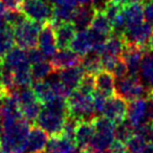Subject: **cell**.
Here are the masks:
<instances>
[{
  "instance_id": "cell-15",
  "label": "cell",
  "mask_w": 153,
  "mask_h": 153,
  "mask_svg": "<svg viewBox=\"0 0 153 153\" xmlns=\"http://www.w3.org/2000/svg\"><path fill=\"white\" fill-rule=\"evenodd\" d=\"M59 81L65 86L67 89L70 91L74 90L78 85H79L80 81H81L82 76L85 74V70L83 69L81 65H76L72 67H68L65 69L59 70Z\"/></svg>"
},
{
  "instance_id": "cell-18",
  "label": "cell",
  "mask_w": 153,
  "mask_h": 153,
  "mask_svg": "<svg viewBox=\"0 0 153 153\" xmlns=\"http://www.w3.org/2000/svg\"><path fill=\"white\" fill-rule=\"evenodd\" d=\"M76 148V145L72 138L63 134L51 135L46 145L47 153H72Z\"/></svg>"
},
{
  "instance_id": "cell-41",
  "label": "cell",
  "mask_w": 153,
  "mask_h": 153,
  "mask_svg": "<svg viewBox=\"0 0 153 153\" xmlns=\"http://www.w3.org/2000/svg\"><path fill=\"white\" fill-rule=\"evenodd\" d=\"M112 2H115L117 4L121 5H128V4H133V3H142L144 0H110Z\"/></svg>"
},
{
  "instance_id": "cell-5",
  "label": "cell",
  "mask_w": 153,
  "mask_h": 153,
  "mask_svg": "<svg viewBox=\"0 0 153 153\" xmlns=\"http://www.w3.org/2000/svg\"><path fill=\"white\" fill-rule=\"evenodd\" d=\"M20 11L25 18L40 24L48 23L53 18V7L45 0H22Z\"/></svg>"
},
{
  "instance_id": "cell-26",
  "label": "cell",
  "mask_w": 153,
  "mask_h": 153,
  "mask_svg": "<svg viewBox=\"0 0 153 153\" xmlns=\"http://www.w3.org/2000/svg\"><path fill=\"white\" fill-rule=\"evenodd\" d=\"M19 109L21 115L23 119H25L27 122L32 123L35 122L42 109V103L39 102L38 100L32 101V102L25 103V104L19 105Z\"/></svg>"
},
{
  "instance_id": "cell-16",
  "label": "cell",
  "mask_w": 153,
  "mask_h": 153,
  "mask_svg": "<svg viewBox=\"0 0 153 153\" xmlns=\"http://www.w3.org/2000/svg\"><path fill=\"white\" fill-rule=\"evenodd\" d=\"M94 134V126L91 120H82L74 131V143L80 149H85L90 144Z\"/></svg>"
},
{
  "instance_id": "cell-44",
  "label": "cell",
  "mask_w": 153,
  "mask_h": 153,
  "mask_svg": "<svg viewBox=\"0 0 153 153\" xmlns=\"http://www.w3.org/2000/svg\"><path fill=\"white\" fill-rule=\"evenodd\" d=\"M7 9L5 7V5L3 4V2L0 0V16H1V17H3V16H4V14L7 12Z\"/></svg>"
},
{
  "instance_id": "cell-38",
  "label": "cell",
  "mask_w": 153,
  "mask_h": 153,
  "mask_svg": "<svg viewBox=\"0 0 153 153\" xmlns=\"http://www.w3.org/2000/svg\"><path fill=\"white\" fill-rule=\"evenodd\" d=\"M108 150L110 151V153H127L126 143L114 138L110 144V146H109Z\"/></svg>"
},
{
  "instance_id": "cell-23",
  "label": "cell",
  "mask_w": 153,
  "mask_h": 153,
  "mask_svg": "<svg viewBox=\"0 0 153 153\" xmlns=\"http://www.w3.org/2000/svg\"><path fill=\"white\" fill-rule=\"evenodd\" d=\"M32 88L34 90L35 94H36L37 99L39 100V102H41L43 105L48 103L49 101H51L55 97H57L53 89L51 81L38 80V81L35 82Z\"/></svg>"
},
{
  "instance_id": "cell-36",
  "label": "cell",
  "mask_w": 153,
  "mask_h": 153,
  "mask_svg": "<svg viewBox=\"0 0 153 153\" xmlns=\"http://www.w3.org/2000/svg\"><path fill=\"white\" fill-rule=\"evenodd\" d=\"M107 97L99 91L92 92V101H94V107L96 113H102L105 104L107 102Z\"/></svg>"
},
{
  "instance_id": "cell-9",
  "label": "cell",
  "mask_w": 153,
  "mask_h": 153,
  "mask_svg": "<svg viewBox=\"0 0 153 153\" xmlns=\"http://www.w3.org/2000/svg\"><path fill=\"white\" fill-rule=\"evenodd\" d=\"M148 51L146 47L136 46L132 44H126L122 51L121 58L124 60L128 68V74L131 76H137L140 72V63L145 53Z\"/></svg>"
},
{
  "instance_id": "cell-51",
  "label": "cell",
  "mask_w": 153,
  "mask_h": 153,
  "mask_svg": "<svg viewBox=\"0 0 153 153\" xmlns=\"http://www.w3.org/2000/svg\"><path fill=\"white\" fill-rule=\"evenodd\" d=\"M1 131H2V123H1V117H0V134H1Z\"/></svg>"
},
{
  "instance_id": "cell-6",
  "label": "cell",
  "mask_w": 153,
  "mask_h": 153,
  "mask_svg": "<svg viewBox=\"0 0 153 153\" xmlns=\"http://www.w3.org/2000/svg\"><path fill=\"white\" fill-rule=\"evenodd\" d=\"M104 41L105 38L96 35L89 28H86V30H76L74 39L70 42L69 47L72 51L83 57L90 51H96Z\"/></svg>"
},
{
  "instance_id": "cell-20",
  "label": "cell",
  "mask_w": 153,
  "mask_h": 153,
  "mask_svg": "<svg viewBox=\"0 0 153 153\" xmlns=\"http://www.w3.org/2000/svg\"><path fill=\"white\" fill-rule=\"evenodd\" d=\"M97 10L92 5H79L76 7L71 22L76 30H86L89 27Z\"/></svg>"
},
{
  "instance_id": "cell-1",
  "label": "cell",
  "mask_w": 153,
  "mask_h": 153,
  "mask_svg": "<svg viewBox=\"0 0 153 153\" xmlns=\"http://www.w3.org/2000/svg\"><path fill=\"white\" fill-rule=\"evenodd\" d=\"M30 129V122L23 117L2 125L0 134V153L25 152Z\"/></svg>"
},
{
  "instance_id": "cell-10",
  "label": "cell",
  "mask_w": 153,
  "mask_h": 153,
  "mask_svg": "<svg viewBox=\"0 0 153 153\" xmlns=\"http://www.w3.org/2000/svg\"><path fill=\"white\" fill-rule=\"evenodd\" d=\"M37 45L45 58L53 57L56 53L58 46L56 42L55 32H53V27L49 23L42 24V27L39 33Z\"/></svg>"
},
{
  "instance_id": "cell-48",
  "label": "cell",
  "mask_w": 153,
  "mask_h": 153,
  "mask_svg": "<svg viewBox=\"0 0 153 153\" xmlns=\"http://www.w3.org/2000/svg\"><path fill=\"white\" fill-rule=\"evenodd\" d=\"M2 71H3V64L2 60L0 58V86H1V78H2Z\"/></svg>"
},
{
  "instance_id": "cell-37",
  "label": "cell",
  "mask_w": 153,
  "mask_h": 153,
  "mask_svg": "<svg viewBox=\"0 0 153 153\" xmlns=\"http://www.w3.org/2000/svg\"><path fill=\"white\" fill-rule=\"evenodd\" d=\"M27 58H28V61H30V65L32 64H35L39 61H42V60L45 59L44 55L41 53L40 49H37L36 47L34 48H30V49H27Z\"/></svg>"
},
{
  "instance_id": "cell-31",
  "label": "cell",
  "mask_w": 153,
  "mask_h": 153,
  "mask_svg": "<svg viewBox=\"0 0 153 153\" xmlns=\"http://www.w3.org/2000/svg\"><path fill=\"white\" fill-rule=\"evenodd\" d=\"M147 140L144 136L138 133H134L129 140L126 142L127 151L129 153H142L143 149L147 145Z\"/></svg>"
},
{
  "instance_id": "cell-43",
  "label": "cell",
  "mask_w": 153,
  "mask_h": 153,
  "mask_svg": "<svg viewBox=\"0 0 153 153\" xmlns=\"http://www.w3.org/2000/svg\"><path fill=\"white\" fill-rule=\"evenodd\" d=\"M142 153H153V144L152 143H147L145 148L143 149Z\"/></svg>"
},
{
  "instance_id": "cell-40",
  "label": "cell",
  "mask_w": 153,
  "mask_h": 153,
  "mask_svg": "<svg viewBox=\"0 0 153 153\" xmlns=\"http://www.w3.org/2000/svg\"><path fill=\"white\" fill-rule=\"evenodd\" d=\"M3 4L5 5L7 10L10 11H16V10H20L21 7L22 0H1Z\"/></svg>"
},
{
  "instance_id": "cell-34",
  "label": "cell",
  "mask_w": 153,
  "mask_h": 153,
  "mask_svg": "<svg viewBox=\"0 0 153 153\" xmlns=\"http://www.w3.org/2000/svg\"><path fill=\"white\" fill-rule=\"evenodd\" d=\"M134 130H135V133H138L142 136H144L147 142L153 144V121L144 122Z\"/></svg>"
},
{
  "instance_id": "cell-35",
  "label": "cell",
  "mask_w": 153,
  "mask_h": 153,
  "mask_svg": "<svg viewBox=\"0 0 153 153\" xmlns=\"http://www.w3.org/2000/svg\"><path fill=\"white\" fill-rule=\"evenodd\" d=\"M111 74L114 76V78H117V79H121L123 76H127L128 74V68L126 63L124 62V60L122 59L121 57L114 62V64L112 65L111 69L109 70Z\"/></svg>"
},
{
  "instance_id": "cell-30",
  "label": "cell",
  "mask_w": 153,
  "mask_h": 153,
  "mask_svg": "<svg viewBox=\"0 0 153 153\" xmlns=\"http://www.w3.org/2000/svg\"><path fill=\"white\" fill-rule=\"evenodd\" d=\"M135 133V130L131 126V124L128 121H123L121 123L117 124L114 127V138L122 142L126 143L133 134Z\"/></svg>"
},
{
  "instance_id": "cell-19",
  "label": "cell",
  "mask_w": 153,
  "mask_h": 153,
  "mask_svg": "<svg viewBox=\"0 0 153 153\" xmlns=\"http://www.w3.org/2000/svg\"><path fill=\"white\" fill-rule=\"evenodd\" d=\"M94 86L97 91L105 94L107 98L115 94L114 76L108 70H100L94 76Z\"/></svg>"
},
{
  "instance_id": "cell-28",
  "label": "cell",
  "mask_w": 153,
  "mask_h": 153,
  "mask_svg": "<svg viewBox=\"0 0 153 153\" xmlns=\"http://www.w3.org/2000/svg\"><path fill=\"white\" fill-rule=\"evenodd\" d=\"M14 46L13 28L5 24L0 30V58L3 57Z\"/></svg>"
},
{
  "instance_id": "cell-22",
  "label": "cell",
  "mask_w": 153,
  "mask_h": 153,
  "mask_svg": "<svg viewBox=\"0 0 153 153\" xmlns=\"http://www.w3.org/2000/svg\"><path fill=\"white\" fill-rule=\"evenodd\" d=\"M123 16L127 26H133L144 22V7L140 3H133L123 7Z\"/></svg>"
},
{
  "instance_id": "cell-46",
  "label": "cell",
  "mask_w": 153,
  "mask_h": 153,
  "mask_svg": "<svg viewBox=\"0 0 153 153\" xmlns=\"http://www.w3.org/2000/svg\"><path fill=\"white\" fill-rule=\"evenodd\" d=\"M148 48L153 53V33H152V35H151L149 41H148Z\"/></svg>"
},
{
  "instance_id": "cell-52",
  "label": "cell",
  "mask_w": 153,
  "mask_h": 153,
  "mask_svg": "<svg viewBox=\"0 0 153 153\" xmlns=\"http://www.w3.org/2000/svg\"><path fill=\"white\" fill-rule=\"evenodd\" d=\"M45 1H47V2H48V3H49V0H45Z\"/></svg>"
},
{
  "instance_id": "cell-32",
  "label": "cell",
  "mask_w": 153,
  "mask_h": 153,
  "mask_svg": "<svg viewBox=\"0 0 153 153\" xmlns=\"http://www.w3.org/2000/svg\"><path fill=\"white\" fill-rule=\"evenodd\" d=\"M94 88H96V86H94V74L85 72L76 89L80 90L84 94H91L94 91Z\"/></svg>"
},
{
  "instance_id": "cell-27",
  "label": "cell",
  "mask_w": 153,
  "mask_h": 153,
  "mask_svg": "<svg viewBox=\"0 0 153 153\" xmlns=\"http://www.w3.org/2000/svg\"><path fill=\"white\" fill-rule=\"evenodd\" d=\"M30 72H32L33 80L38 81V80H44L47 76L53 72V66L46 60H42L35 64L30 65Z\"/></svg>"
},
{
  "instance_id": "cell-53",
  "label": "cell",
  "mask_w": 153,
  "mask_h": 153,
  "mask_svg": "<svg viewBox=\"0 0 153 153\" xmlns=\"http://www.w3.org/2000/svg\"><path fill=\"white\" fill-rule=\"evenodd\" d=\"M41 153H43V152H41Z\"/></svg>"
},
{
  "instance_id": "cell-50",
  "label": "cell",
  "mask_w": 153,
  "mask_h": 153,
  "mask_svg": "<svg viewBox=\"0 0 153 153\" xmlns=\"http://www.w3.org/2000/svg\"><path fill=\"white\" fill-rule=\"evenodd\" d=\"M72 153H88V152L86 150H84V149H80L79 151H76V150H74Z\"/></svg>"
},
{
  "instance_id": "cell-8",
  "label": "cell",
  "mask_w": 153,
  "mask_h": 153,
  "mask_svg": "<svg viewBox=\"0 0 153 153\" xmlns=\"http://www.w3.org/2000/svg\"><path fill=\"white\" fill-rule=\"evenodd\" d=\"M102 113L103 117L110 120L117 125L127 119V103L117 94L109 97Z\"/></svg>"
},
{
  "instance_id": "cell-33",
  "label": "cell",
  "mask_w": 153,
  "mask_h": 153,
  "mask_svg": "<svg viewBox=\"0 0 153 153\" xmlns=\"http://www.w3.org/2000/svg\"><path fill=\"white\" fill-rule=\"evenodd\" d=\"M5 23L9 26H11L12 28H14L15 26H17L18 24L21 23L23 20H25V16L22 14V12L20 10H16V11H10L7 12L3 16Z\"/></svg>"
},
{
  "instance_id": "cell-47",
  "label": "cell",
  "mask_w": 153,
  "mask_h": 153,
  "mask_svg": "<svg viewBox=\"0 0 153 153\" xmlns=\"http://www.w3.org/2000/svg\"><path fill=\"white\" fill-rule=\"evenodd\" d=\"M147 99H148V100H150V101H152V102H153V87L149 89V92H148V96H147Z\"/></svg>"
},
{
  "instance_id": "cell-11",
  "label": "cell",
  "mask_w": 153,
  "mask_h": 153,
  "mask_svg": "<svg viewBox=\"0 0 153 153\" xmlns=\"http://www.w3.org/2000/svg\"><path fill=\"white\" fill-rule=\"evenodd\" d=\"M82 57L72 51L70 48H63L59 51H56L51 59V66H53V72H58L59 70L65 69L72 66L80 65L81 64Z\"/></svg>"
},
{
  "instance_id": "cell-3",
  "label": "cell",
  "mask_w": 153,
  "mask_h": 153,
  "mask_svg": "<svg viewBox=\"0 0 153 153\" xmlns=\"http://www.w3.org/2000/svg\"><path fill=\"white\" fill-rule=\"evenodd\" d=\"M42 24L26 18L13 28L14 43L22 49L34 48L38 44L39 33Z\"/></svg>"
},
{
  "instance_id": "cell-21",
  "label": "cell",
  "mask_w": 153,
  "mask_h": 153,
  "mask_svg": "<svg viewBox=\"0 0 153 153\" xmlns=\"http://www.w3.org/2000/svg\"><path fill=\"white\" fill-rule=\"evenodd\" d=\"M88 28L96 35L105 39L108 38L113 33L112 25L103 11H96V14Z\"/></svg>"
},
{
  "instance_id": "cell-49",
  "label": "cell",
  "mask_w": 153,
  "mask_h": 153,
  "mask_svg": "<svg viewBox=\"0 0 153 153\" xmlns=\"http://www.w3.org/2000/svg\"><path fill=\"white\" fill-rule=\"evenodd\" d=\"M5 21H4V19H3V17H1V16H0V30H1V28L3 27V26L5 25Z\"/></svg>"
},
{
  "instance_id": "cell-7",
  "label": "cell",
  "mask_w": 153,
  "mask_h": 153,
  "mask_svg": "<svg viewBox=\"0 0 153 153\" xmlns=\"http://www.w3.org/2000/svg\"><path fill=\"white\" fill-rule=\"evenodd\" d=\"M153 33V26L147 22H142L133 26H127L122 33L126 44L148 48V41Z\"/></svg>"
},
{
  "instance_id": "cell-2",
  "label": "cell",
  "mask_w": 153,
  "mask_h": 153,
  "mask_svg": "<svg viewBox=\"0 0 153 153\" xmlns=\"http://www.w3.org/2000/svg\"><path fill=\"white\" fill-rule=\"evenodd\" d=\"M67 102L68 114L76 117L78 120H91V117L94 115V101L92 94H84L78 89H74L66 99Z\"/></svg>"
},
{
  "instance_id": "cell-42",
  "label": "cell",
  "mask_w": 153,
  "mask_h": 153,
  "mask_svg": "<svg viewBox=\"0 0 153 153\" xmlns=\"http://www.w3.org/2000/svg\"><path fill=\"white\" fill-rule=\"evenodd\" d=\"M94 0H72V2L79 7V5H92Z\"/></svg>"
},
{
  "instance_id": "cell-4",
  "label": "cell",
  "mask_w": 153,
  "mask_h": 153,
  "mask_svg": "<svg viewBox=\"0 0 153 153\" xmlns=\"http://www.w3.org/2000/svg\"><path fill=\"white\" fill-rule=\"evenodd\" d=\"M150 88L140 82L137 76H125L119 79L115 85V94L120 96L125 101H133L136 99L146 98Z\"/></svg>"
},
{
  "instance_id": "cell-17",
  "label": "cell",
  "mask_w": 153,
  "mask_h": 153,
  "mask_svg": "<svg viewBox=\"0 0 153 153\" xmlns=\"http://www.w3.org/2000/svg\"><path fill=\"white\" fill-rule=\"evenodd\" d=\"M53 32L58 48L63 49L69 48L70 42L76 33V28L72 22H62L53 26Z\"/></svg>"
},
{
  "instance_id": "cell-13",
  "label": "cell",
  "mask_w": 153,
  "mask_h": 153,
  "mask_svg": "<svg viewBox=\"0 0 153 153\" xmlns=\"http://www.w3.org/2000/svg\"><path fill=\"white\" fill-rule=\"evenodd\" d=\"M147 99L140 98L133 101H129L127 104V119L132 127H136L146 122Z\"/></svg>"
},
{
  "instance_id": "cell-24",
  "label": "cell",
  "mask_w": 153,
  "mask_h": 153,
  "mask_svg": "<svg viewBox=\"0 0 153 153\" xmlns=\"http://www.w3.org/2000/svg\"><path fill=\"white\" fill-rule=\"evenodd\" d=\"M140 72L142 78L149 88L153 87V53H149L148 51L145 53L140 63Z\"/></svg>"
},
{
  "instance_id": "cell-29",
  "label": "cell",
  "mask_w": 153,
  "mask_h": 153,
  "mask_svg": "<svg viewBox=\"0 0 153 153\" xmlns=\"http://www.w3.org/2000/svg\"><path fill=\"white\" fill-rule=\"evenodd\" d=\"M14 81H15L16 87H26V86H32L33 84V76L30 72V66L24 68H20L15 71H13Z\"/></svg>"
},
{
  "instance_id": "cell-25",
  "label": "cell",
  "mask_w": 153,
  "mask_h": 153,
  "mask_svg": "<svg viewBox=\"0 0 153 153\" xmlns=\"http://www.w3.org/2000/svg\"><path fill=\"white\" fill-rule=\"evenodd\" d=\"M81 66L85 70V72L94 74H96L97 72H99L100 70L103 69L100 56L97 53H94V51H90L87 55L82 57Z\"/></svg>"
},
{
  "instance_id": "cell-12",
  "label": "cell",
  "mask_w": 153,
  "mask_h": 153,
  "mask_svg": "<svg viewBox=\"0 0 153 153\" xmlns=\"http://www.w3.org/2000/svg\"><path fill=\"white\" fill-rule=\"evenodd\" d=\"M1 60H2L3 66L11 69L12 71L30 66L27 53L25 51V49H22L18 46L12 47L3 57H1Z\"/></svg>"
},
{
  "instance_id": "cell-14",
  "label": "cell",
  "mask_w": 153,
  "mask_h": 153,
  "mask_svg": "<svg viewBox=\"0 0 153 153\" xmlns=\"http://www.w3.org/2000/svg\"><path fill=\"white\" fill-rule=\"evenodd\" d=\"M48 140V134L38 126L30 127L26 140L27 153H41L45 150Z\"/></svg>"
},
{
  "instance_id": "cell-45",
  "label": "cell",
  "mask_w": 153,
  "mask_h": 153,
  "mask_svg": "<svg viewBox=\"0 0 153 153\" xmlns=\"http://www.w3.org/2000/svg\"><path fill=\"white\" fill-rule=\"evenodd\" d=\"M88 153H110V151L108 149H105V150H87V149H84Z\"/></svg>"
},
{
  "instance_id": "cell-39",
  "label": "cell",
  "mask_w": 153,
  "mask_h": 153,
  "mask_svg": "<svg viewBox=\"0 0 153 153\" xmlns=\"http://www.w3.org/2000/svg\"><path fill=\"white\" fill-rule=\"evenodd\" d=\"M143 7H144V18L146 19L147 23L153 26V0L146 1Z\"/></svg>"
}]
</instances>
